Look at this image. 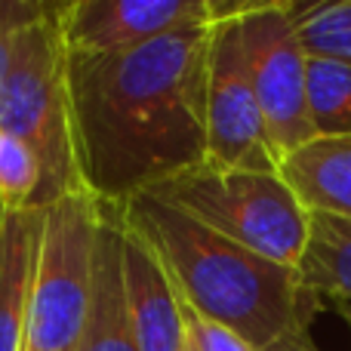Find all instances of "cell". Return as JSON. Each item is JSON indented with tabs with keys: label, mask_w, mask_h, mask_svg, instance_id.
Returning <instances> with one entry per match:
<instances>
[{
	"label": "cell",
	"mask_w": 351,
	"mask_h": 351,
	"mask_svg": "<svg viewBox=\"0 0 351 351\" xmlns=\"http://www.w3.org/2000/svg\"><path fill=\"white\" fill-rule=\"evenodd\" d=\"M213 25L127 53H68V121L77 185L123 206L206 164V62Z\"/></svg>",
	"instance_id": "obj_1"
},
{
	"label": "cell",
	"mask_w": 351,
	"mask_h": 351,
	"mask_svg": "<svg viewBox=\"0 0 351 351\" xmlns=\"http://www.w3.org/2000/svg\"><path fill=\"white\" fill-rule=\"evenodd\" d=\"M121 210L127 228L164 265L182 305L234 330L256 351L308 346V327L321 311V299L302 284L299 268L216 234L154 194H139Z\"/></svg>",
	"instance_id": "obj_2"
},
{
	"label": "cell",
	"mask_w": 351,
	"mask_h": 351,
	"mask_svg": "<svg viewBox=\"0 0 351 351\" xmlns=\"http://www.w3.org/2000/svg\"><path fill=\"white\" fill-rule=\"evenodd\" d=\"M59 16L62 3H47L34 22L19 31L0 80V130L19 136L40 164L43 188L37 206H49L80 188L68 121V47Z\"/></svg>",
	"instance_id": "obj_3"
},
{
	"label": "cell",
	"mask_w": 351,
	"mask_h": 351,
	"mask_svg": "<svg viewBox=\"0 0 351 351\" xmlns=\"http://www.w3.org/2000/svg\"><path fill=\"white\" fill-rule=\"evenodd\" d=\"M145 194L179 206L216 234L280 265L299 268L311 213L299 204L280 173L194 167Z\"/></svg>",
	"instance_id": "obj_4"
},
{
	"label": "cell",
	"mask_w": 351,
	"mask_h": 351,
	"mask_svg": "<svg viewBox=\"0 0 351 351\" xmlns=\"http://www.w3.org/2000/svg\"><path fill=\"white\" fill-rule=\"evenodd\" d=\"M102 204L84 188L43 206L25 351H77L93 287Z\"/></svg>",
	"instance_id": "obj_5"
},
{
	"label": "cell",
	"mask_w": 351,
	"mask_h": 351,
	"mask_svg": "<svg viewBox=\"0 0 351 351\" xmlns=\"http://www.w3.org/2000/svg\"><path fill=\"white\" fill-rule=\"evenodd\" d=\"M241 34L256 102L280 164V158L317 139L308 114V53L296 28V3H243Z\"/></svg>",
	"instance_id": "obj_6"
},
{
	"label": "cell",
	"mask_w": 351,
	"mask_h": 351,
	"mask_svg": "<svg viewBox=\"0 0 351 351\" xmlns=\"http://www.w3.org/2000/svg\"><path fill=\"white\" fill-rule=\"evenodd\" d=\"M206 62V164L278 173L241 34L243 3H216Z\"/></svg>",
	"instance_id": "obj_7"
},
{
	"label": "cell",
	"mask_w": 351,
	"mask_h": 351,
	"mask_svg": "<svg viewBox=\"0 0 351 351\" xmlns=\"http://www.w3.org/2000/svg\"><path fill=\"white\" fill-rule=\"evenodd\" d=\"M216 0H77L62 3L68 53H127L191 25H213Z\"/></svg>",
	"instance_id": "obj_8"
},
{
	"label": "cell",
	"mask_w": 351,
	"mask_h": 351,
	"mask_svg": "<svg viewBox=\"0 0 351 351\" xmlns=\"http://www.w3.org/2000/svg\"><path fill=\"white\" fill-rule=\"evenodd\" d=\"M123 213L114 204H102L96 256H93V287L84 333L77 351H139L133 336L123 284Z\"/></svg>",
	"instance_id": "obj_9"
},
{
	"label": "cell",
	"mask_w": 351,
	"mask_h": 351,
	"mask_svg": "<svg viewBox=\"0 0 351 351\" xmlns=\"http://www.w3.org/2000/svg\"><path fill=\"white\" fill-rule=\"evenodd\" d=\"M123 284H127L130 321H133L139 351H182L185 346L182 299L152 247L130 228L123 237Z\"/></svg>",
	"instance_id": "obj_10"
},
{
	"label": "cell",
	"mask_w": 351,
	"mask_h": 351,
	"mask_svg": "<svg viewBox=\"0 0 351 351\" xmlns=\"http://www.w3.org/2000/svg\"><path fill=\"white\" fill-rule=\"evenodd\" d=\"M43 206L3 210L0 222V351H25Z\"/></svg>",
	"instance_id": "obj_11"
},
{
	"label": "cell",
	"mask_w": 351,
	"mask_h": 351,
	"mask_svg": "<svg viewBox=\"0 0 351 351\" xmlns=\"http://www.w3.org/2000/svg\"><path fill=\"white\" fill-rule=\"evenodd\" d=\"M278 173L308 213L351 219V136H317L280 158Z\"/></svg>",
	"instance_id": "obj_12"
},
{
	"label": "cell",
	"mask_w": 351,
	"mask_h": 351,
	"mask_svg": "<svg viewBox=\"0 0 351 351\" xmlns=\"http://www.w3.org/2000/svg\"><path fill=\"white\" fill-rule=\"evenodd\" d=\"M299 278L321 302L351 305V219L311 213Z\"/></svg>",
	"instance_id": "obj_13"
},
{
	"label": "cell",
	"mask_w": 351,
	"mask_h": 351,
	"mask_svg": "<svg viewBox=\"0 0 351 351\" xmlns=\"http://www.w3.org/2000/svg\"><path fill=\"white\" fill-rule=\"evenodd\" d=\"M308 114L324 139L351 136V65L308 56Z\"/></svg>",
	"instance_id": "obj_14"
},
{
	"label": "cell",
	"mask_w": 351,
	"mask_h": 351,
	"mask_svg": "<svg viewBox=\"0 0 351 351\" xmlns=\"http://www.w3.org/2000/svg\"><path fill=\"white\" fill-rule=\"evenodd\" d=\"M296 28L308 56L351 65V0H327L311 6L296 3Z\"/></svg>",
	"instance_id": "obj_15"
},
{
	"label": "cell",
	"mask_w": 351,
	"mask_h": 351,
	"mask_svg": "<svg viewBox=\"0 0 351 351\" xmlns=\"http://www.w3.org/2000/svg\"><path fill=\"white\" fill-rule=\"evenodd\" d=\"M40 188L43 176L34 152L19 136L0 130V206L3 210L37 206Z\"/></svg>",
	"instance_id": "obj_16"
},
{
	"label": "cell",
	"mask_w": 351,
	"mask_h": 351,
	"mask_svg": "<svg viewBox=\"0 0 351 351\" xmlns=\"http://www.w3.org/2000/svg\"><path fill=\"white\" fill-rule=\"evenodd\" d=\"M182 317H185V336L194 346V351H256L234 330L222 327L216 321H206V317H200L188 305H182Z\"/></svg>",
	"instance_id": "obj_17"
},
{
	"label": "cell",
	"mask_w": 351,
	"mask_h": 351,
	"mask_svg": "<svg viewBox=\"0 0 351 351\" xmlns=\"http://www.w3.org/2000/svg\"><path fill=\"white\" fill-rule=\"evenodd\" d=\"M43 10H47V3H40V0H0V80L10 65L16 34L25 25L34 22Z\"/></svg>",
	"instance_id": "obj_18"
},
{
	"label": "cell",
	"mask_w": 351,
	"mask_h": 351,
	"mask_svg": "<svg viewBox=\"0 0 351 351\" xmlns=\"http://www.w3.org/2000/svg\"><path fill=\"white\" fill-rule=\"evenodd\" d=\"M339 308V315L346 317V324H348V330H351V305H336Z\"/></svg>",
	"instance_id": "obj_19"
},
{
	"label": "cell",
	"mask_w": 351,
	"mask_h": 351,
	"mask_svg": "<svg viewBox=\"0 0 351 351\" xmlns=\"http://www.w3.org/2000/svg\"><path fill=\"white\" fill-rule=\"evenodd\" d=\"M182 351H194V346L188 342V336H185V346H182Z\"/></svg>",
	"instance_id": "obj_20"
},
{
	"label": "cell",
	"mask_w": 351,
	"mask_h": 351,
	"mask_svg": "<svg viewBox=\"0 0 351 351\" xmlns=\"http://www.w3.org/2000/svg\"><path fill=\"white\" fill-rule=\"evenodd\" d=\"M296 351H315V348H311V346H305V348H296Z\"/></svg>",
	"instance_id": "obj_21"
},
{
	"label": "cell",
	"mask_w": 351,
	"mask_h": 351,
	"mask_svg": "<svg viewBox=\"0 0 351 351\" xmlns=\"http://www.w3.org/2000/svg\"><path fill=\"white\" fill-rule=\"evenodd\" d=\"M0 222H3V206H0Z\"/></svg>",
	"instance_id": "obj_22"
}]
</instances>
